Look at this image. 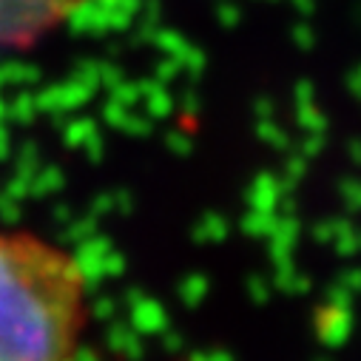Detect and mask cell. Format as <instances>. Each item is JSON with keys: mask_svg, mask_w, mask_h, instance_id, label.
Here are the masks:
<instances>
[{"mask_svg": "<svg viewBox=\"0 0 361 361\" xmlns=\"http://www.w3.org/2000/svg\"><path fill=\"white\" fill-rule=\"evenodd\" d=\"M88 276L63 245L0 228V361H77Z\"/></svg>", "mask_w": 361, "mask_h": 361, "instance_id": "1", "label": "cell"}, {"mask_svg": "<svg viewBox=\"0 0 361 361\" xmlns=\"http://www.w3.org/2000/svg\"><path fill=\"white\" fill-rule=\"evenodd\" d=\"M97 0H0V49L26 51Z\"/></svg>", "mask_w": 361, "mask_h": 361, "instance_id": "2", "label": "cell"}]
</instances>
